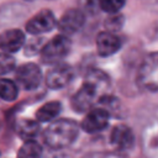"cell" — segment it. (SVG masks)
I'll list each match as a JSON object with an SVG mask.
<instances>
[{
    "instance_id": "cell-1",
    "label": "cell",
    "mask_w": 158,
    "mask_h": 158,
    "mask_svg": "<svg viewBox=\"0 0 158 158\" xmlns=\"http://www.w3.org/2000/svg\"><path fill=\"white\" fill-rule=\"evenodd\" d=\"M79 136V125L72 118H59L47 126L43 132L44 143L53 149L70 146Z\"/></svg>"
},
{
    "instance_id": "cell-2",
    "label": "cell",
    "mask_w": 158,
    "mask_h": 158,
    "mask_svg": "<svg viewBox=\"0 0 158 158\" xmlns=\"http://www.w3.org/2000/svg\"><path fill=\"white\" fill-rule=\"evenodd\" d=\"M107 83L105 73L100 70H91L88 73L84 84L72 98V107L78 112H88L98 96L101 84Z\"/></svg>"
},
{
    "instance_id": "cell-3",
    "label": "cell",
    "mask_w": 158,
    "mask_h": 158,
    "mask_svg": "<svg viewBox=\"0 0 158 158\" xmlns=\"http://www.w3.org/2000/svg\"><path fill=\"white\" fill-rule=\"evenodd\" d=\"M70 40L65 35H57L41 49V59L46 64H59L70 51Z\"/></svg>"
},
{
    "instance_id": "cell-4",
    "label": "cell",
    "mask_w": 158,
    "mask_h": 158,
    "mask_svg": "<svg viewBox=\"0 0 158 158\" xmlns=\"http://www.w3.org/2000/svg\"><path fill=\"white\" fill-rule=\"evenodd\" d=\"M137 83L148 91L158 90V52L144 57L137 73Z\"/></svg>"
},
{
    "instance_id": "cell-5",
    "label": "cell",
    "mask_w": 158,
    "mask_h": 158,
    "mask_svg": "<svg viewBox=\"0 0 158 158\" xmlns=\"http://www.w3.org/2000/svg\"><path fill=\"white\" fill-rule=\"evenodd\" d=\"M15 78L25 90H35L42 81V72L37 64L25 63L16 69Z\"/></svg>"
},
{
    "instance_id": "cell-6",
    "label": "cell",
    "mask_w": 158,
    "mask_h": 158,
    "mask_svg": "<svg viewBox=\"0 0 158 158\" xmlns=\"http://www.w3.org/2000/svg\"><path fill=\"white\" fill-rule=\"evenodd\" d=\"M110 114L104 107H94L86 112L81 120L80 127L88 133H96L105 130L109 125Z\"/></svg>"
},
{
    "instance_id": "cell-7",
    "label": "cell",
    "mask_w": 158,
    "mask_h": 158,
    "mask_svg": "<svg viewBox=\"0 0 158 158\" xmlns=\"http://www.w3.org/2000/svg\"><path fill=\"white\" fill-rule=\"evenodd\" d=\"M57 25L53 12L48 9L41 10L26 23V31L31 35H42L52 31Z\"/></svg>"
},
{
    "instance_id": "cell-8",
    "label": "cell",
    "mask_w": 158,
    "mask_h": 158,
    "mask_svg": "<svg viewBox=\"0 0 158 158\" xmlns=\"http://www.w3.org/2000/svg\"><path fill=\"white\" fill-rule=\"evenodd\" d=\"M85 23V16L79 9H69L67 10L60 20L58 21V28L62 35H73L78 32Z\"/></svg>"
},
{
    "instance_id": "cell-9",
    "label": "cell",
    "mask_w": 158,
    "mask_h": 158,
    "mask_svg": "<svg viewBox=\"0 0 158 158\" xmlns=\"http://www.w3.org/2000/svg\"><path fill=\"white\" fill-rule=\"evenodd\" d=\"M73 69L68 64H56L46 75V84L49 89L57 90L67 86L73 79Z\"/></svg>"
},
{
    "instance_id": "cell-10",
    "label": "cell",
    "mask_w": 158,
    "mask_h": 158,
    "mask_svg": "<svg viewBox=\"0 0 158 158\" xmlns=\"http://www.w3.org/2000/svg\"><path fill=\"white\" fill-rule=\"evenodd\" d=\"M121 48V40L112 32L104 31L96 37V51L100 57H110Z\"/></svg>"
},
{
    "instance_id": "cell-11",
    "label": "cell",
    "mask_w": 158,
    "mask_h": 158,
    "mask_svg": "<svg viewBox=\"0 0 158 158\" xmlns=\"http://www.w3.org/2000/svg\"><path fill=\"white\" fill-rule=\"evenodd\" d=\"M25 35L21 30L11 28L0 35V49L5 53H15L25 44Z\"/></svg>"
},
{
    "instance_id": "cell-12",
    "label": "cell",
    "mask_w": 158,
    "mask_h": 158,
    "mask_svg": "<svg viewBox=\"0 0 158 158\" xmlns=\"http://www.w3.org/2000/svg\"><path fill=\"white\" fill-rule=\"evenodd\" d=\"M110 141H111L112 146H115L116 148L126 151V149H131L133 147L135 135H133L132 130L128 126L120 123V125H116L112 128Z\"/></svg>"
},
{
    "instance_id": "cell-13",
    "label": "cell",
    "mask_w": 158,
    "mask_h": 158,
    "mask_svg": "<svg viewBox=\"0 0 158 158\" xmlns=\"http://www.w3.org/2000/svg\"><path fill=\"white\" fill-rule=\"evenodd\" d=\"M41 125L38 121H33L30 118H22L16 123V132L20 138L23 141H35V138L40 135Z\"/></svg>"
},
{
    "instance_id": "cell-14",
    "label": "cell",
    "mask_w": 158,
    "mask_h": 158,
    "mask_svg": "<svg viewBox=\"0 0 158 158\" xmlns=\"http://www.w3.org/2000/svg\"><path fill=\"white\" fill-rule=\"evenodd\" d=\"M60 110H62V104L59 101L46 102L37 110L36 118L38 122H49L59 115Z\"/></svg>"
},
{
    "instance_id": "cell-15",
    "label": "cell",
    "mask_w": 158,
    "mask_h": 158,
    "mask_svg": "<svg viewBox=\"0 0 158 158\" xmlns=\"http://www.w3.org/2000/svg\"><path fill=\"white\" fill-rule=\"evenodd\" d=\"M19 95L17 84L7 78L0 79V99L4 101H14Z\"/></svg>"
},
{
    "instance_id": "cell-16",
    "label": "cell",
    "mask_w": 158,
    "mask_h": 158,
    "mask_svg": "<svg viewBox=\"0 0 158 158\" xmlns=\"http://www.w3.org/2000/svg\"><path fill=\"white\" fill-rule=\"evenodd\" d=\"M42 147L36 141H25L17 152V158H41Z\"/></svg>"
},
{
    "instance_id": "cell-17",
    "label": "cell",
    "mask_w": 158,
    "mask_h": 158,
    "mask_svg": "<svg viewBox=\"0 0 158 158\" xmlns=\"http://www.w3.org/2000/svg\"><path fill=\"white\" fill-rule=\"evenodd\" d=\"M126 0H99V6L102 11L112 15L118 14V11L125 6Z\"/></svg>"
},
{
    "instance_id": "cell-18",
    "label": "cell",
    "mask_w": 158,
    "mask_h": 158,
    "mask_svg": "<svg viewBox=\"0 0 158 158\" xmlns=\"http://www.w3.org/2000/svg\"><path fill=\"white\" fill-rule=\"evenodd\" d=\"M15 65L16 60L12 57V54L0 52V75H5L12 72L15 69Z\"/></svg>"
},
{
    "instance_id": "cell-19",
    "label": "cell",
    "mask_w": 158,
    "mask_h": 158,
    "mask_svg": "<svg viewBox=\"0 0 158 158\" xmlns=\"http://www.w3.org/2000/svg\"><path fill=\"white\" fill-rule=\"evenodd\" d=\"M105 23H106L107 31L114 33L115 31H118L122 27V25H123V17L120 14H112V15H110L106 19Z\"/></svg>"
},
{
    "instance_id": "cell-20",
    "label": "cell",
    "mask_w": 158,
    "mask_h": 158,
    "mask_svg": "<svg viewBox=\"0 0 158 158\" xmlns=\"http://www.w3.org/2000/svg\"><path fill=\"white\" fill-rule=\"evenodd\" d=\"M1 126H2V122H1V120H0V130H1Z\"/></svg>"
},
{
    "instance_id": "cell-21",
    "label": "cell",
    "mask_w": 158,
    "mask_h": 158,
    "mask_svg": "<svg viewBox=\"0 0 158 158\" xmlns=\"http://www.w3.org/2000/svg\"><path fill=\"white\" fill-rule=\"evenodd\" d=\"M0 158H1V151H0Z\"/></svg>"
}]
</instances>
